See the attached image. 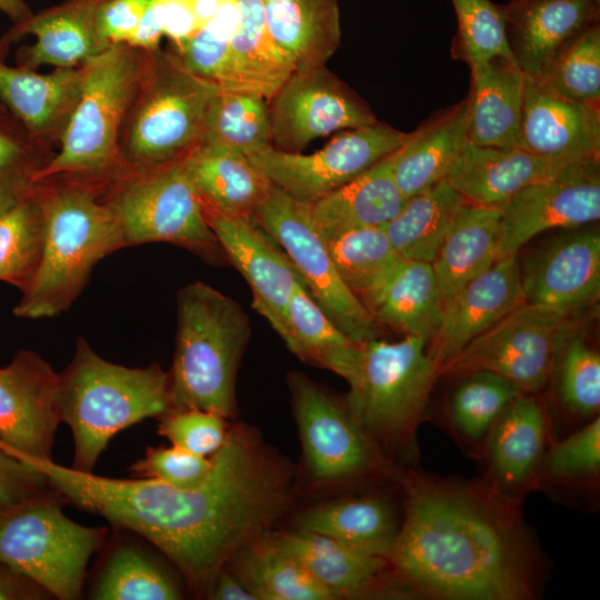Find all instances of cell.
Instances as JSON below:
<instances>
[{"label": "cell", "mask_w": 600, "mask_h": 600, "mask_svg": "<svg viewBox=\"0 0 600 600\" xmlns=\"http://www.w3.org/2000/svg\"><path fill=\"white\" fill-rule=\"evenodd\" d=\"M212 458L210 477L196 489L100 477L53 460L31 463L67 503L140 534L208 596L232 556L266 534L293 498L290 466L247 427H230Z\"/></svg>", "instance_id": "cell-1"}, {"label": "cell", "mask_w": 600, "mask_h": 600, "mask_svg": "<svg viewBox=\"0 0 600 600\" xmlns=\"http://www.w3.org/2000/svg\"><path fill=\"white\" fill-rule=\"evenodd\" d=\"M404 503L388 560L411 594L449 600H529L539 559L520 501L486 480L400 472Z\"/></svg>", "instance_id": "cell-2"}, {"label": "cell", "mask_w": 600, "mask_h": 600, "mask_svg": "<svg viewBox=\"0 0 600 600\" xmlns=\"http://www.w3.org/2000/svg\"><path fill=\"white\" fill-rule=\"evenodd\" d=\"M42 218L37 271L13 308L26 319L53 318L70 308L93 267L126 247L113 207L88 184L48 186L36 191Z\"/></svg>", "instance_id": "cell-3"}, {"label": "cell", "mask_w": 600, "mask_h": 600, "mask_svg": "<svg viewBox=\"0 0 600 600\" xmlns=\"http://www.w3.org/2000/svg\"><path fill=\"white\" fill-rule=\"evenodd\" d=\"M340 377L349 386L343 400L373 443L392 462L417 459L418 429L439 377L428 340L404 336L357 343Z\"/></svg>", "instance_id": "cell-4"}, {"label": "cell", "mask_w": 600, "mask_h": 600, "mask_svg": "<svg viewBox=\"0 0 600 600\" xmlns=\"http://www.w3.org/2000/svg\"><path fill=\"white\" fill-rule=\"evenodd\" d=\"M57 407L60 422L72 432L71 468L93 472L119 431L170 409L168 372L157 363L129 368L110 362L80 337L70 363L59 373Z\"/></svg>", "instance_id": "cell-5"}, {"label": "cell", "mask_w": 600, "mask_h": 600, "mask_svg": "<svg viewBox=\"0 0 600 600\" xmlns=\"http://www.w3.org/2000/svg\"><path fill=\"white\" fill-rule=\"evenodd\" d=\"M251 334L241 306L196 281L177 296L176 346L169 377L170 409L236 414V380ZM169 409V410H170Z\"/></svg>", "instance_id": "cell-6"}, {"label": "cell", "mask_w": 600, "mask_h": 600, "mask_svg": "<svg viewBox=\"0 0 600 600\" xmlns=\"http://www.w3.org/2000/svg\"><path fill=\"white\" fill-rule=\"evenodd\" d=\"M82 66V89L64 123L60 150L39 168L34 184L59 176L104 177L119 168L120 127L147 68L123 43Z\"/></svg>", "instance_id": "cell-7"}, {"label": "cell", "mask_w": 600, "mask_h": 600, "mask_svg": "<svg viewBox=\"0 0 600 600\" xmlns=\"http://www.w3.org/2000/svg\"><path fill=\"white\" fill-rule=\"evenodd\" d=\"M53 488L21 502L0 506V563L60 600L82 596L87 567L107 529L69 519Z\"/></svg>", "instance_id": "cell-8"}, {"label": "cell", "mask_w": 600, "mask_h": 600, "mask_svg": "<svg viewBox=\"0 0 600 600\" xmlns=\"http://www.w3.org/2000/svg\"><path fill=\"white\" fill-rule=\"evenodd\" d=\"M218 90L191 73L177 53L154 54L126 139V160L134 174L180 164L202 144L206 114Z\"/></svg>", "instance_id": "cell-9"}, {"label": "cell", "mask_w": 600, "mask_h": 600, "mask_svg": "<svg viewBox=\"0 0 600 600\" xmlns=\"http://www.w3.org/2000/svg\"><path fill=\"white\" fill-rule=\"evenodd\" d=\"M110 203L126 247L168 242L211 261L224 257L181 163L123 179Z\"/></svg>", "instance_id": "cell-10"}, {"label": "cell", "mask_w": 600, "mask_h": 600, "mask_svg": "<svg viewBox=\"0 0 600 600\" xmlns=\"http://www.w3.org/2000/svg\"><path fill=\"white\" fill-rule=\"evenodd\" d=\"M572 316L524 301L439 368L441 374L484 370L536 393L549 382Z\"/></svg>", "instance_id": "cell-11"}, {"label": "cell", "mask_w": 600, "mask_h": 600, "mask_svg": "<svg viewBox=\"0 0 600 600\" xmlns=\"http://www.w3.org/2000/svg\"><path fill=\"white\" fill-rule=\"evenodd\" d=\"M288 384L304 466L313 481L328 484L397 471L343 399L301 372H290Z\"/></svg>", "instance_id": "cell-12"}, {"label": "cell", "mask_w": 600, "mask_h": 600, "mask_svg": "<svg viewBox=\"0 0 600 600\" xmlns=\"http://www.w3.org/2000/svg\"><path fill=\"white\" fill-rule=\"evenodd\" d=\"M252 218L280 244L310 296L353 342L379 338L380 324L339 276L303 202L273 186Z\"/></svg>", "instance_id": "cell-13"}, {"label": "cell", "mask_w": 600, "mask_h": 600, "mask_svg": "<svg viewBox=\"0 0 600 600\" xmlns=\"http://www.w3.org/2000/svg\"><path fill=\"white\" fill-rule=\"evenodd\" d=\"M408 134L378 120L344 130L310 154L267 146L248 157L273 186L308 203L350 182L393 153Z\"/></svg>", "instance_id": "cell-14"}, {"label": "cell", "mask_w": 600, "mask_h": 600, "mask_svg": "<svg viewBox=\"0 0 600 600\" xmlns=\"http://www.w3.org/2000/svg\"><path fill=\"white\" fill-rule=\"evenodd\" d=\"M269 109L271 146L294 153L317 138L378 121L371 107L326 66L293 71Z\"/></svg>", "instance_id": "cell-15"}, {"label": "cell", "mask_w": 600, "mask_h": 600, "mask_svg": "<svg viewBox=\"0 0 600 600\" xmlns=\"http://www.w3.org/2000/svg\"><path fill=\"white\" fill-rule=\"evenodd\" d=\"M500 258L517 254L536 236L574 229L600 218V158L572 162L500 209Z\"/></svg>", "instance_id": "cell-16"}, {"label": "cell", "mask_w": 600, "mask_h": 600, "mask_svg": "<svg viewBox=\"0 0 600 600\" xmlns=\"http://www.w3.org/2000/svg\"><path fill=\"white\" fill-rule=\"evenodd\" d=\"M59 373L40 354L20 350L0 368V444L26 461L52 460L60 423Z\"/></svg>", "instance_id": "cell-17"}, {"label": "cell", "mask_w": 600, "mask_h": 600, "mask_svg": "<svg viewBox=\"0 0 600 600\" xmlns=\"http://www.w3.org/2000/svg\"><path fill=\"white\" fill-rule=\"evenodd\" d=\"M202 208L224 257L248 282L253 309L282 338L289 300L304 286L296 267L252 217L224 216L203 203Z\"/></svg>", "instance_id": "cell-18"}, {"label": "cell", "mask_w": 600, "mask_h": 600, "mask_svg": "<svg viewBox=\"0 0 600 600\" xmlns=\"http://www.w3.org/2000/svg\"><path fill=\"white\" fill-rule=\"evenodd\" d=\"M526 301L574 317L600 297V234L581 230L530 254L520 267Z\"/></svg>", "instance_id": "cell-19"}, {"label": "cell", "mask_w": 600, "mask_h": 600, "mask_svg": "<svg viewBox=\"0 0 600 600\" xmlns=\"http://www.w3.org/2000/svg\"><path fill=\"white\" fill-rule=\"evenodd\" d=\"M282 551L296 559L332 599H356L409 590L396 577L389 560L329 537L294 530L268 534Z\"/></svg>", "instance_id": "cell-20"}, {"label": "cell", "mask_w": 600, "mask_h": 600, "mask_svg": "<svg viewBox=\"0 0 600 600\" xmlns=\"http://www.w3.org/2000/svg\"><path fill=\"white\" fill-rule=\"evenodd\" d=\"M516 256L499 258L444 307L440 326L428 341L438 372L471 340L526 301Z\"/></svg>", "instance_id": "cell-21"}, {"label": "cell", "mask_w": 600, "mask_h": 600, "mask_svg": "<svg viewBox=\"0 0 600 600\" xmlns=\"http://www.w3.org/2000/svg\"><path fill=\"white\" fill-rule=\"evenodd\" d=\"M518 147L553 159L600 158V106L569 100L526 77Z\"/></svg>", "instance_id": "cell-22"}, {"label": "cell", "mask_w": 600, "mask_h": 600, "mask_svg": "<svg viewBox=\"0 0 600 600\" xmlns=\"http://www.w3.org/2000/svg\"><path fill=\"white\" fill-rule=\"evenodd\" d=\"M503 11L514 62L540 80L572 40L599 22L600 0H511Z\"/></svg>", "instance_id": "cell-23"}, {"label": "cell", "mask_w": 600, "mask_h": 600, "mask_svg": "<svg viewBox=\"0 0 600 600\" xmlns=\"http://www.w3.org/2000/svg\"><path fill=\"white\" fill-rule=\"evenodd\" d=\"M549 418L533 393L511 401L483 442L489 468L486 480L507 498H520L538 483L548 449Z\"/></svg>", "instance_id": "cell-24"}, {"label": "cell", "mask_w": 600, "mask_h": 600, "mask_svg": "<svg viewBox=\"0 0 600 600\" xmlns=\"http://www.w3.org/2000/svg\"><path fill=\"white\" fill-rule=\"evenodd\" d=\"M572 162L541 157L520 147H481L468 141L446 180L469 203L501 209L524 189Z\"/></svg>", "instance_id": "cell-25"}, {"label": "cell", "mask_w": 600, "mask_h": 600, "mask_svg": "<svg viewBox=\"0 0 600 600\" xmlns=\"http://www.w3.org/2000/svg\"><path fill=\"white\" fill-rule=\"evenodd\" d=\"M469 99L434 112L393 153L392 173L408 198L446 180L468 143Z\"/></svg>", "instance_id": "cell-26"}, {"label": "cell", "mask_w": 600, "mask_h": 600, "mask_svg": "<svg viewBox=\"0 0 600 600\" xmlns=\"http://www.w3.org/2000/svg\"><path fill=\"white\" fill-rule=\"evenodd\" d=\"M469 69V142L481 147H518L524 73L507 57H493Z\"/></svg>", "instance_id": "cell-27"}, {"label": "cell", "mask_w": 600, "mask_h": 600, "mask_svg": "<svg viewBox=\"0 0 600 600\" xmlns=\"http://www.w3.org/2000/svg\"><path fill=\"white\" fill-rule=\"evenodd\" d=\"M393 153L342 187L303 202L313 227L326 241L349 230L383 227L400 211L406 199L393 178Z\"/></svg>", "instance_id": "cell-28"}, {"label": "cell", "mask_w": 600, "mask_h": 600, "mask_svg": "<svg viewBox=\"0 0 600 600\" xmlns=\"http://www.w3.org/2000/svg\"><path fill=\"white\" fill-rule=\"evenodd\" d=\"M106 1L68 0L18 23L17 34L36 39L27 50V66L77 68L107 50L110 44L98 29V13Z\"/></svg>", "instance_id": "cell-29"}, {"label": "cell", "mask_w": 600, "mask_h": 600, "mask_svg": "<svg viewBox=\"0 0 600 600\" xmlns=\"http://www.w3.org/2000/svg\"><path fill=\"white\" fill-rule=\"evenodd\" d=\"M181 164L201 202L229 217H252L273 187L239 151L201 144Z\"/></svg>", "instance_id": "cell-30"}, {"label": "cell", "mask_w": 600, "mask_h": 600, "mask_svg": "<svg viewBox=\"0 0 600 600\" xmlns=\"http://www.w3.org/2000/svg\"><path fill=\"white\" fill-rule=\"evenodd\" d=\"M273 41L293 71L327 66L341 42L337 0H261Z\"/></svg>", "instance_id": "cell-31"}, {"label": "cell", "mask_w": 600, "mask_h": 600, "mask_svg": "<svg viewBox=\"0 0 600 600\" xmlns=\"http://www.w3.org/2000/svg\"><path fill=\"white\" fill-rule=\"evenodd\" d=\"M379 324L428 341L437 332L443 303L430 262L401 260L363 302Z\"/></svg>", "instance_id": "cell-32"}, {"label": "cell", "mask_w": 600, "mask_h": 600, "mask_svg": "<svg viewBox=\"0 0 600 600\" xmlns=\"http://www.w3.org/2000/svg\"><path fill=\"white\" fill-rule=\"evenodd\" d=\"M500 209L469 203L431 262L443 309L472 279L500 258Z\"/></svg>", "instance_id": "cell-33"}, {"label": "cell", "mask_w": 600, "mask_h": 600, "mask_svg": "<svg viewBox=\"0 0 600 600\" xmlns=\"http://www.w3.org/2000/svg\"><path fill=\"white\" fill-rule=\"evenodd\" d=\"M83 66L46 74L0 62V98L36 134L66 123L82 89Z\"/></svg>", "instance_id": "cell-34"}, {"label": "cell", "mask_w": 600, "mask_h": 600, "mask_svg": "<svg viewBox=\"0 0 600 600\" xmlns=\"http://www.w3.org/2000/svg\"><path fill=\"white\" fill-rule=\"evenodd\" d=\"M400 521L393 507L380 497L331 500L306 510L297 529L322 534L388 559Z\"/></svg>", "instance_id": "cell-35"}, {"label": "cell", "mask_w": 600, "mask_h": 600, "mask_svg": "<svg viewBox=\"0 0 600 600\" xmlns=\"http://www.w3.org/2000/svg\"><path fill=\"white\" fill-rule=\"evenodd\" d=\"M469 204L447 180L408 198L383 226L403 260L432 262L460 212Z\"/></svg>", "instance_id": "cell-36"}, {"label": "cell", "mask_w": 600, "mask_h": 600, "mask_svg": "<svg viewBox=\"0 0 600 600\" xmlns=\"http://www.w3.org/2000/svg\"><path fill=\"white\" fill-rule=\"evenodd\" d=\"M226 567L257 600H333L268 533L241 547Z\"/></svg>", "instance_id": "cell-37"}, {"label": "cell", "mask_w": 600, "mask_h": 600, "mask_svg": "<svg viewBox=\"0 0 600 600\" xmlns=\"http://www.w3.org/2000/svg\"><path fill=\"white\" fill-rule=\"evenodd\" d=\"M236 1L239 20L230 39L234 70L246 90L270 101L293 68L273 41L261 0Z\"/></svg>", "instance_id": "cell-38"}, {"label": "cell", "mask_w": 600, "mask_h": 600, "mask_svg": "<svg viewBox=\"0 0 600 600\" xmlns=\"http://www.w3.org/2000/svg\"><path fill=\"white\" fill-rule=\"evenodd\" d=\"M302 361L341 373L357 343L318 306L304 286L291 296L281 338Z\"/></svg>", "instance_id": "cell-39"}, {"label": "cell", "mask_w": 600, "mask_h": 600, "mask_svg": "<svg viewBox=\"0 0 600 600\" xmlns=\"http://www.w3.org/2000/svg\"><path fill=\"white\" fill-rule=\"evenodd\" d=\"M202 144L246 156L271 146L269 100L251 90L219 88L206 114Z\"/></svg>", "instance_id": "cell-40"}, {"label": "cell", "mask_w": 600, "mask_h": 600, "mask_svg": "<svg viewBox=\"0 0 600 600\" xmlns=\"http://www.w3.org/2000/svg\"><path fill=\"white\" fill-rule=\"evenodd\" d=\"M337 271L363 303L401 262L383 227L342 232L327 241Z\"/></svg>", "instance_id": "cell-41"}, {"label": "cell", "mask_w": 600, "mask_h": 600, "mask_svg": "<svg viewBox=\"0 0 600 600\" xmlns=\"http://www.w3.org/2000/svg\"><path fill=\"white\" fill-rule=\"evenodd\" d=\"M90 598L94 600H177L182 593L162 567L136 546L122 544L109 556Z\"/></svg>", "instance_id": "cell-42"}, {"label": "cell", "mask_w": 600, "mask_h": 600, "mask_svg": "<svg viewBox=\"0 0 600 600\" xmlns=\"http://www.w3.org/2000/svg\"><path fill=\"white\" fill-rule=\"evenodd\" d=\"M462 376L449 399V420L463 439L483 443L502 411L524 392L508 379L490 371L478 370Z\"/></svg>", "instance_id": "cell-43"}, {"label": "cell", "mask_w": 600, "mask_h": 600, "mask_svg": "<svg viewBox=\"0 0 600 600\" xmlns=\"http://www.w3.org/2000/svg\"><path fill=\"white\" fill-rule=\"evenodd\" d=\"M42 246V218L36 191L0 210V281L23 292L33 279Z\"/></svg>", "instance_id": "cell-44"}, {"label": "cell", "mask_w": 600, "mask_h": 600, "mask_svg": "<svg viewBox=\"0 0 600 600\" xmlns=\"http://www.w3.org/2000/svg\"><path fill=\"white\" fill-rule=\"evenodd\" d=\"M238 20L237 6L230 2L222 4L216 16L177 50L183 66L221 89L246 90L237 76L230 52V39Z\"/></svg>", "instance_id": "cell-45"}, {"label": "cell", "mask_w": 600, "mask_h": 600, "mask_svg": "<svg viewBox=\"0 0 600 600\" xmlns=\"http://www.w3.org/2000/svg\"><path fill=\"white\" fill-rule=\"evenodd\" d=\"M558 370V393L572 414L598 416L600 408V354L572 329L560 343L553 370Z\"/></svg>", "instance_id": "cell-46"}, {"label": "cell", "mask_w": 600, "mask_h": 600, "mask_svg": "<svg viewBox=\"0 0 600 600\" xmlns=\"http://www.w3.org/2000/svg\"><path fill=\"white\" fill-rule=\"evenodd\" d=\"M540 81L563 98L600 106V23L572 40Z\"/></svg>", "instance_id": "cell-47"}, {"label": "cell", "mask_w": 600, "mask_h": 600, "mask_svg": "<svg viewBox=\"0 0 600 600\" xmlns=\"http://www.w3.org/2000/svg\"><path fill=\"white\" fill-rule=\"evenodd\" d=\"M458 31L452 41V57L469 67L493 57L512 58L509 49L503 6L490 0H451Z\"/></svg>", "instance_id": "cell-48"}, {"label": "cell", "mask_w": 600, "mask_h": 600, "mask_svg": "<svg viewBox=\"0 0 600 600\" xmlns=\"http://www.w3.org/2000/svg\"><path fill=\"white\" fill-rule=\"evenodd\" d=\"M600 471L599 416L547 449L538 476L557 483L596 479Z\"/></svg>", "instance_id": "cell-49"}, {"label": "cell", "mask_w": 600, "mask_h": 600, "mask_svg": "<svg viewBox=\"0 0 600 600\" xmlns=\"http://www.w3.org/2000/svg\"><path fill=\"white\" fill-rule=\"evenodd\" d=\"M158 419V433L171 444L207 458L222 448L230 430L227 418L202 409H170Z\"/></svg>", "instance_id": "cell-50"}, {"label": "cell", "mask_w": 600, "mask_h": 600, "mask_svg": "<svg viewBox=\"0 0 600 600\" xmlns=\"http://www.w3.org/2000/svg\"><path fill=\"white\" fill-rule=\"evenodd\" d=\"M213 458L201 457L180 447H149L130 471L137 478L152 479L178 489H196L210 477Z\"/></svg>", "instance_id": "cell-51"}, {"label": "cell", "mask_w": 600, "mask_h": 600, "mask_svg": "<svg viewBox=\"0 0 600 600\" xmlns=\"http://www.w3.org/2000/svg\"><path fill=\"white\" fill-rule=\"evenodd\" d=\"M47 476L0 444V506H10L50 490Z\"/></svg>", "instance_id": "cell-52"}, {"label": "cell", "mask_w": 600, "mask_h": 600, "mask_svg": "<svg viewBox=\"0 0 600 600\" xmlns=\"http://www.w3.org/2000/svg\"><path fill=\"white\" fill-rule=\"evenodd\" d=\"M36 173L20 146L0 133V210L32 192Z\"/></svg>", "instance_id": "cell-53"}, {"label": "cell", "mask_w": 600, "mask_h": 600, "mask_svg": "<svg viewBox=\"0 0 600 600\" xmlns=\"http://www.w3.org/2000/svg\"><path fill=\"white\" fill-rule=\"evenodd\" d=\"M151 0H107L98 13L102 39L112 44H128Z\"/></svg>", "instance_id": "cell-54"}, {"label": "cell", "mask_w": 600, "mask_h": 600, "mask_svg": "<svg viewBox=\"0 0 600 600\" xmlns=\"http://www.w3.org/2000/svg\"><path fill=\"white\" fill-rule=\"evenodd\" d=\"M163 33L178 49L200 28L192 0H156Z\"/></svg>", "instance_id": "cell-55"}, {"label": "cell", "mask_w": 600, "mask_h": 600, "mask_svg": "<svg viewBox=\"0 0 600 600\" xmlns=\"http://www.w3.org/2000/svg\"><path fill=\"white\" fill-rule=\"evenodd\" d=\"M164 36L159 7L151 0L128 46L147 51H158L160 40Z\"/></svg>", "instance_id": "cell-56"}, {"label": "cell", "mask_w": 600, "mask_h": 600, "mask_svg": "<svg viewBox=\"0 0 600 600\" xmlns=\"http://www.w3.org/2000/svg\"><path fill=\"white\" fill-rule=\"evenodd\" d=\"M46 593L29 579L0 563V600L34 599Z\"/></svg>", "instance_id": "cell-57"}, {"label": "cell", "mask_w": 600, "mask_h": 600, "mask_svg": "<svg viewBox=\"0 0 600 600\" xmlns=\"http://www.w3.org/2000/svg\"><path fill=\"white\" fill-rule=\"evenodd\" d=\"M208 598L214 600H257L243 582L227 567L214 579Z\"/></svg>", "instance_id": "cell-58"}, {"label": "cell", "mask_w": 600, "mask_h": 600, "mask_svg": "<svg viewBox=\"0 0 600 600\" xmlns=\"http://www.w3.org/2000/svg\"><path fill=\"white\" fill-rule=\"evenodd\" d=\"M0 11L18 23L32 14L23 0H0Z\"/></svg>", "instance_id": "cell-59"}, {"label": "cell", "mask_w": 600, "mask_h": 600, "mask_svg": "<svg viewBox=\"0 0 600 600\" xmlns=\"http://www.w3.org/2000/svg\"><path fill=\"white\" fill-rule=\"evenodd\" d=\"M200 27L209 22L218 12L223 0H192Z\"/></svg>", "instance_id": "cell-60"}]
</instances>
